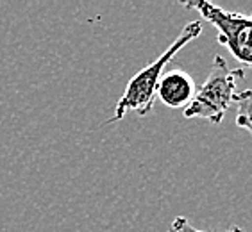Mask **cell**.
Segmentation results:
<instances>
[{"label":"cell","instance_id":"6da1fadb","mask_svg":"<svg viewBox=\"0 0 252 232\" xmlns=\"http://www.w3.org/2000/svg\"><path fill=\"white\" fill-rule=\"evenodd\" d=\"M202 32V24L200 22H189L185 25V29L181 30V34L175 38V41L170 45L165 52L161 54L159 58L156 59L154 63L147 64L145 68H141L140 72L136 73L134 77L127 83L126 91L117 102L115 107V115L106 121V123H115V121L122 120L129 111H134L138 116H147L151 115L154 109L156 102V91H158V84H159L163 72H165L166 64L177 56L185 45L189 41L197 39Z\"/></svg>","mask_w":252,"mask_h":232},{"label":"cell","instance_id":"7a4b0ae2","mask_svg":"<svg viewBox=\"0 0 252 232\" xmlns=\"http://www.w3.org/2000/svg\"><path fill=\"white\" fill-rule=\"evenodd\" d=\"M245 68H229L222 56H215L208 79L197 87L193 100L185 107V118H202L211 123H220L233 104L236 81L245 77Z\"/></svg>","mask_w":252,"mask_h":232},{"label":"cell","instance_id":"3957f363","mask_svg":"<svg viewBox=\"0 0 252 232\" xmlns=\"http://www.w3.org/2000/svg\"><path fill=\"white\" fill-rule=\"evenodd\" d=\"M188 9H195L208 24L217 29V39L233 54V58L252 68V15L225 11L209 2H186Z\"/></svg>","mask_w":252,"mask_h":232},{"label":"cell","instance_id":"277c9868","mask_svg":"<svg viewBox=\"0 0 252 232\" xmlns=\"http://www.w3.org/2000/svg\"><path fill=\"white\" fill-rule=\"evenodd\" d=\"M195 91H197V87H195L191 75H188L185 70H172L161 77L156 97L166 107L179 109V107L189 106V102L193 100Z\"/></svg>","mask_w":252,"mask_h":232},{"label":"cell","instance_id":"5b68a950","mask_svg":"<svg viewBox=\"0 0 252 232\" xmlns=\"http://www.w3.org/2000/svg\"><path fill=\"white\" fill-rule=\"evenodd\" d=\"M233 102H236L238 107L236 125L240 129H245L252 136V89L234 93Z\"/></svg>","mask_w":252,"mask_h":232},{"label":"cell","instance_id":"8992f818","mask_svg":"<svg viewBox=\"0 0 252 232\" xmlns=\"http://www.w3.org/2000/svg\"><path fill=\"white\" fill-rule=\"evenodd\" d=\"M172 232H204V231H199V229H195L193 225H189V222L186 220L185 216H177L172 222V229H170ZM227 232H242V229L240 227H233L231 231Z\"/></svg>","mask_w":252,"mask_h":232},{"label":"cell","instance_id":"52a82bcc","mask_svg":"<svg viewBox=\"0 0 252 232\" xmlns=\"http://www.w3.org/2000/svg\"><path fill=\"white\" fill-rule=\"evenodd\" d=\"M168 232H172V231H168Z\"/></svg>","mask_w":252,"mask_h":232}]
</instances>
